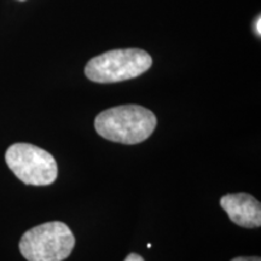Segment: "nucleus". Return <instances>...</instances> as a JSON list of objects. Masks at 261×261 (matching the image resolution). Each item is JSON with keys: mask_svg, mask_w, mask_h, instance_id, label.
Wrapping results in <instances>:
<instances>
[{"mask_svg": "<svg viewBox=\"0 0 261 261\" xmlns=\"http://www.w3.org/2000/svg\"><path fill=\"white\" fill-rule=\"evenodd\" d=\"M156 125L155 114L136 104L110 108L94 120V128L102 138L127 145L144 142L154 133Z\"/></svg>", "mask_w": 261, "mask_h": 261, "instance_id": "obj_1", "label": "nucleus"}, {"mask_svg": "<svg viewBox=\"0 0 261 261\" xmlns=\"http://www.w3.org/2000/svg\"><path fill=\"white\" fill-rule=\"evenodd\" d=\"M152 65V58L140 48H120L93 57L85 67L87 79L98 84H113L135 79Z\"/></svg>", "mask_w": 261, "mask_h": 261, "instance_id": "obj_2", "label": "nucleus"}, {"mask_svg": "<svg viewBox=\"0 0 261 261\" xmlns=\"http://www.w3.org/2000/svg\"><path fill=\"white\" fill-rule=\"evenodd\" d=\"M75 247L68 225L51 221L31 228L19 241V252L28 261H63Z\"/></svg>", "mask_w": 261, "mask_h": 261, "instance_id": "obj_3", "label": "nucleus"}, {"mask_svg": "<svg viewBox=\"0 0 261 261\" xmlns=\"http://www.w3.org/2000/svg\"><path fill=\"white\" fill-rule=\"evenodd\" d=\"M8 167L27 185L46 187L57 179V162L50 152L28 143H16L5 152Z\"/></svg>", "mask_w": 261, "mask_h": 261, "instance_id": "obj_4", "label": "nucleus"}, {"mask_svg": "<svg viewBox=\"0 0 261 261\" xmlns=\"http://www.w3.org/2000/svg\"><path fill=\"white\" fill-rule=\"evenodd\" d=\"M221 208L230 220L238 226L255 228L261 226V204L249 194H227L220 198Z\"/></svg>", "mask_w": 261, "mask_h": 261, "instance_id": "obj_5", "label": "nucleus"}, {"mask_svg": "<svg viewBox=\"0 0 261 261\" xmlns=\"http://www.w3.org/2000/svg\"><path fill=\"white\" fill-rule=\"evenodd\" d=\"M231 261H261L259 256H237Z\"/></svg>", "mask_w": 261, "mask_h": 261, "instance_id": "obj_6", "label": "nucleus"}, {"mask_svg": "<svg viewBox=\"0 0 261 261\" xmlns=\"http://www.w3.org/2000/svg\"><path fill=\"white\" fill-rule=\"evenodd\" d=\"M123 261H144L142 256L139 255V254H136V253H130L127 255V257Z\"/></svg>", "mask_w": 261, "mask_h": 261, "instance_id": "obj_7", "label": "nucleus"}, {"mask_svg": "<svg viewBox=\"0 0 261 261\" xmlns=\"http://www.w3.org/2000/svg\"><path fill=\"white\" fill-rule=\"evenodd\" d=\"M254 31H255V34H257V37L261 35V18L260 16L256 18L255 23H254Z\"/></svg>", "mask_w": 261, "mask_h": 261, "instance_id": "obj_8", "label": "nucleus"}, {"mask_svg": "<svg viewBox=\"0 0 261 261\" xmlns=\"http://www.w3.org/2000/svg\"><path fill=\"white\" fill-rule=\"evenodd\" d=\"M21 2H24V0H21Z\"/></svg>", "mask_w": 261, "mask_h": 261, "instance_id": "obj_9", "label": "nucleus"}]
</instances>
